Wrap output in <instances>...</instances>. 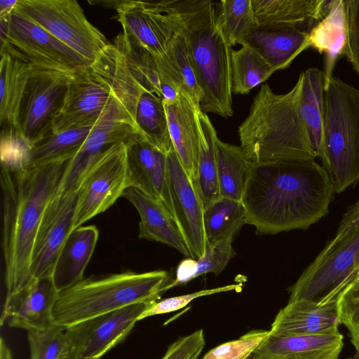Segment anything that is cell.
I'll return each mask as SVG.
<instances>
[{"label": "cell", "mask_w": 359, "mask_h": 359, "mask_svg": "<svg viewBox=\"0 0 359 359\" xmlns=\"http://www.w3.org/2000/svg\"><path fill=\"white\" fill-rule=\"evenodd\" d=\"M90 67L109 83L135 127V110L141 95L149 92L161 97L154 55L123 33L98 55Z\"/></svg>", "instance_id": "obj_7"}, {"label": "cell", "mask_w": 359, "mask_h": 359, "mask_svg": "<svg viewBox=\"0 0 359 359\" xmlns=\"http://www.w3.org/2000/svg\"><path fill=\"white\" fill-rule=\"evenodd\" d=\"M346 24L344 55L359 74V0H344Z\"/></svg>", "instance_id": "obj_45"}, {"label": "cell", "mask_w": 359, "mask_h": 359, "mask_svg": "<svg viewBox=\"0 0 359 359\" xmlns=\"http://www.w3.org/2000/svg\"><path fill=\"white\" fill-rule=\"evenodd\" d=\"M0 359H12L11 350L6 344L3 338H1L0 342Z\"/></svg>", "instance_id": "obj_49"}, {"label": "cell", "mask_w": 359, "mask_h": 359, "mask_svg": "<svg viewBox=\"0 0 359 359\" xmlns=\"http://www.w3.org/2000/svg\"><path fill=\"white\" fill-rule=\"evenodd\" d=\"M128 187L125 142L111 145L91 163L79 189L74 229L111 207Z\"/></svg>", "instance_id": "obj_10"}, {"label": "cell", "mask_w": 359, "mask_h": 359, "mask_svg": "<svg viewBox=\"0 0 359 359\" xmlns=\"http://www.w3.org/2000/svg\"><path fill=\"white\" fill-rule=\"evenodd\" d=\"M0 55L1 126L19 128L20 104L33 67L8 52Z\"/></svg>", "instance_id": "obj_30"}, {"label": "cell", "mask_w": 359, "mask_h": 359, "mask_svg": "<svg viewBox=\"0 0 359 359\" xmlns=\"http://www.w3.org/2000/svg\"><path fill=\"white\" fill-rule=\"evenodd\" d=\"M140 133L116 98H114L94 125L77 154L71 159L61 188L79 187L84 174L94 159L112 144L126 142Z\"/></svg>", "instance_id": "obj_18"}, {"label": "cell", "mask_w": 359, "mask_h": 359, "mask_svg": "<svg viewBox=\"0 0 359 359\" xmlns=\"http://www.w3.org/2000/svg\"><path fill=\"white\" fill-rule=\"evenodd\" d=\"M340 324L348 331L355 354L349 359H359V277L347 285L337 298Z\"/></svg>", "instance_id": "obj_42"}, {"label": "cell", "mask_w": 359, "mask_h": 359, "mask_svg": "<svg viewBox=\"0 0 359 359\" xmlns=\"http://www.w3.org/2000/svg\"><path fill=\"white\" fill-rule=\"evenodd\" d=\"M344 346L339 328L314 334H271L251 355L257 359H338Z\"/></svg>", "instance_id": "obj_21"}, {"label": "cell", "mask_w": 359, "mask_h": 359, "mask_svg": "<svg viewBox=\"0 0 359 359\" xmlns=\"http://www.w3.org/2000/svg\"><path fill=\"white\" fill-rule=\"evenodd\" d=\"M116 98L109 83L90 66L72 76L52 133L95 125Z\"/></svg>", "instance_id": "obj_17"}, {"label": "cell", "mask_w": 359, "mask_h": 359, "mask_svg": "<svg viewBox=\"0 0 359 359\" xmlns=\"http://www.w3.org/2000/svg\"><path fill=\"white\" fill-rule=\"evenodd\" d=\"M241 284H231L215 288L205 289L193 293L164 299L156 302L147 308L139 317L138 321L147 317L172 312L184 308L192 300L203 296L228 291H241Z\"/></svg>", "instance_id": "obj_44"}, {"label": "cell", "mask_w": 359, "mask_h": 359, "mask_svg": "<svg viewBox=\"0 0 359 359\" xmlns=\"http://www.w3.org/2000/svg\"><path fill=\"white\" fill-rule=\"evenodd\" d=\"M174 2L114 1L113 8L116 11L123 33L154 56H158L182 30V21Z\"/></svg>", "instance_id": "obj_13"}, {"label": "cell", "mask_w": 359, "mask_h": 359, "mask_svg": "<svg viewBox=\"0 0 359 359\" xmlns=\"http://www.w3.org/2000/svg\"><path fill=\"white\" fill-rule=\"evenodd\" d=\"M1 52L19 57L33 67L75 74L90 63L48 32L13 9L0 18Z\"/></svg>", "instance_id": "obj_8"}, {"label": "cell", "mask_w": 359, "mask_h": 359, "mask_svg": "<svg viewBox=\"0 0 359 359\" xmlns=\"http://www.w3.org/2000/svg\"><path fill=\"white\" fill-rule=\"evenodd\" d=\"M302 89L300 75L285 94H276L267 83L261 86L248 116L238 127L241 146L254 162L317 157L301 115Z\"/></svg>", "instance_id": "obj_3"}, {"label": "cell", "mask_w": 359, "mask_h": 359, "mask_svg": "<svg viewBox=\"0 0 359 359\" xmlns=\"http://www.w3.org/2000/svg\"><path fill=\"white\" fill-rule=\"evenodd\" d=\"M200 146L196 186L204 209L220 197L217 168L215 137L217 132L206 113L196 109Z\"/></svg>", "instance_id": "obj_33"}, {"label": "cell", "mask_w": 359, "mask_h": 359, "mask_svg": "<svg viewBox=\"0 0 359 359\" xmlns=\"http://www.w3.org/2000/svg\"><path fill=\"white\" fill-rule=\"evenodd\" d=\"M73 75L33 67L19 114L20 130L33 144L52 132Z\"/></svg>", "instance_id": "obj_14"}, {"label": "cell", "mask_w": 359, "mask_h": 359, "mask_svg": "<svg viewBox=\"0 0 359 359\" xmlns=\"http://www.w3.org/2000/svg\"><path fill=\"white\" fill-rule=\"evenodd\" d=\"M359 266V226L336 245L323 250L288 288V302H337L341 285Z\"/></svg>", "instance_id": "obj_11"}, {"label": "cell", "mask_w": 359, "mask_h": 359, "mask_svg": "<svg viewBox=\"0 0 359 359\" xmlns=\"http://www.w3.org/2000/svg\"><path fill=\"white\" fill-rule=\"evenodd\" d=\"M168 186L172 212L189 251L198 259L205 249L204 207L196 182L188 175L175 149L167 153Z\"/></svg>", "instance_id": "obj_16"}, {"label": "cell", "mask_w": 359, "mask_h": 359, "mask_svg": "<svg viewBox=\"0 0 359 359\" xmlns=\"http://www.w3.org/2000/svg\"><path fill=\"white\" fill-rule=\"evenodd\" d=\"M302 80L301 115L317 157L323 154L325 121V75L318 68L300 74Z\"/></svg>", "instance_id": "obj_31"}, {"label": "cell", "mask_w": 359, "mask_h": 359, "mask_svg": "<svg viewBox=\"0 0 359 359\" xmlns=\"http://www.w3.org/2000/svg\"><path fill=\"white\" fill-rule=\"evenodd\" d=\"M94 125L50 133L33 144L27 167L39 166L72 158L88 137Z\"/></svg>", "instance_id": "obj_36"}, {"label": "cell", "mask_w": 359, "mask_h": 359, "mask_svg": "<svg viewBox=\"0 0 359 359\" xmlns=\"http://www.w3.org/2000/svg\"><path fill=\"white\" fill-rule=\"evenodd\" d=\"M320 159L336 193L359 182V90L333 76L325 85Z\"/></svg>", "instance_id": "obj_6"}, {"label": "cell", "mask_w": 359, "mask_h": 359, "mask_svg": "<svg viewBox=\"0 0 359 359\" xmlns=\"http://www.w3.org/2000/svg\"><path fill=\"white\" fill-rule=\"evenodd\" d=\"M58 291L52 277L35 279L23 288L6 297L0 323L27 332L48 328L54 325L53 311Z\"/></svg>", "instance_id": "obj_19"}, {"label": "cell", "mask_w": 359, "mask_h": 359, "mask_svg": "<svg viewBox=\"0 0 359 359\" xmlns=\"http://www.w3.org/2000/svg\"><path fill=\"white\" fill-rule=\"evenodd\" d=\"M217 24L232 47L242 45L258 27L251 0H222L215 2Z\"/></svg>", "instance_id": "obj_38"}, {"label": "cell", "mask_w": 359, "mask_h": 359, "mask_svg": "<svg viewBox=\"0 0 359 359\" xmlns=\"http://www.w3.org/2000/svg\"><path fill=\"white\" fill-rule=\"evenodd\" d=\"M161 83L166 82L200 108L203 93L189 57L186 39L182 32L176 34L165 51L154 56Z\"/></svg>", "instance_id": "obj_28"}, {"label": "cell", "mask_w": 359, "mask_h": 359, "mask_svg": "<svg viewBox=\"0 0 359 359\" xmlns=\"http://www.w3.org/2000/svg\"><path fill=\"white\" fill-rule=\"evenodd\" d=\"M359 226V200L344 215L334 238L324 248L327 250L342 241Z\"/></svg>", "instance_id": "obj_47"}, {"label": "cell", "mask_w": 359, "mask_h": 359, "mask_svg": "<svg viewBox=\"0 0 359 359\" xmlns=\"http://www.w3.org/2000/svg\"><path fill=\"white\" fill-rule=\"evenodd\" d=\"M135 123L140 134L153 145L166 153L173 147L161 97L144 92L137 104Z\"/></svg>", "instance_id": "obj_35"}, {"label": "cell", "mask_w": 359, "mask_h": 359, "mask_svg": "<svg viewBox=\"0 0 359 359\" xmlns=\"http://www.w3.org/2000/svg\"><path fill=\"white\" fill-rule=\"evenodd\" d=\"M359 277V266L356 268V269L351 273V275L347 278L345 283L341 285L340 289L338 291L337 295L351 283H352L355 278Z\"/></svg>", "instance_id": "obj_50"}, {"label": "cell", "mask_w": 359, "mask_h": 359, "mask_svg": "<svg viewBox=\"0 0 359 359\" xmlns=\"http://www.w3.org/2000/svg\"><path fill=\"white\" fill-rule=\"evenodd\" d=\"M232 242V240H222L214 243L206 242L205 252L201 257L198 259L188 257L179 264L175 279L168 284L166 290L208 273L219 274L236 255Z\"/></svg>", "instance_id": "obj_37"}, {"label": "cell", "mask_w": 359, "mask_h": 359, "mask_svg": "<svg viewBox=\"0 0 359 359\" xmlns=\"http://www.w3.org/2000/svg\"><path fill=\"white\" fill-rule=\"evenodd\" d=\"M217 178L220 197L241 201L253 161L241 146L215 137Z\"/></svg>", "instance_id": "obj_32"}, {"label": "cell", "mask_w": 359, "mask_h": 359, "mask_svg": "<svg viewBox=\"0 0 359 359\" xmlns=\"http://www.w3.org/2000/svg\"><path fill=\"white\" fill-rule=\"evenodd\" d=\"M204 346L203 331L198 330L172 343L161 359H197Z\"/></svg>", "instance_id": "obj_46"}, {"label": "cell", "mask_w": 359, "mask_h": 359, "mask_svg": "<svg viewBox=\"0 0 359 359\" xmlns=\"http://www.w3.org/2000/svg\"><path fill=\"white\" fill-rule=\"evenodd\" d=\"M122 197L130 201L139 213V238L168 245L190 257L172 213L161 201L133 187H128Z\"/></svg>", "instance_id": "obj_23"}, {"label": "cell", "mask_w": 359, "mask_h": 359, "mask_svg": "<svg viewBox=\"0 0 359 359\" xmlns=\"http://www.w3.org/2000/svg\"><path fill=\"white\" fill-rule=\"evenodd\" d=\"M98 238L99 231L95 225L79 226L69 235L52 274L58 292L84 278L85 269L94 252Z\"/></svg>", "instance_id": "obj_27"}, {"label": "cell", "mask_w": 359, "mask_h": 359, "mask_svg": "<svg viewBox=\"0 0 359 359\" xmlns=\"http://www.w3.org/2000/svg\"><path fill=\"white\" fill-rule=\"evenodd\" d=\"M190 62L203 93L202 111L227 118L233 114L231 79L232 48L219 28L215 2L175 1Z\"/></svg>", "instance_id": "obj_4"}, {"label": "cell", "mask_w": 359, "mask_h": 359, "mask_svg": "<svg viewBox=\"0 0 359 359\" xmlns=\"http://www.w3.org/2000/svg\"><path fill=\"white\" fill-rule=\"evenodd\" d=\"M269 330H252L209 351L202 359H247L264 342Z\"/></svg>", "instance_id": "obj_43"}, {"label": "cell", "mask_w": 359, "mask_h": 359, "mask_svg": "<svg viewBox=\"0 0 359 359\" xmlns=\"http://www.w3.org/2000/svg\"><path fill=\"white\" fill-rule=\"evenodd\" d=\"M337 302L298 299L280 310L270 334L278 337L314 334L339 328Z\"/></svg>", "instance_id": "obj_22"}, {"label": "cell", "mask_w": 359, "mask_h": 359, "mask_svg": "<svg viewBox=\"0 0 359 359\" xmlns=\"http://www.w3.org/2000/svg\"><path fill=\"white\" fill-rule=\"evenodd\" d=\"M32 147L33 144L22 134L19 128H1V167L12 170L27 168Z\"/></svg>", "instance_id": "obj_41"}, {"label": "cell", "mask_w": 359, "mask_h": 359, "mask_svg": "<svg viewBox=\"0 0 359 359\" xmlns=\"http://www.w3.org/2000/svg\"><path fill=\"white\" fill-rule=\"evenodd\" d=\"M276 71L254 49L242 46L232 50L231 55V90L235 94H248L253 88L266 81Z\"/></svg>", "instance_id": "obj_39"}, {"label": "cell", "mask_w": 359, "mask_h": 359, "mask_svg": "<svg viewBox=\"0 0 359 359\" xmlns=\"http://www.w3.org/2000/svg\"><path fill=\"white\" fill-rule=\"evenodd\" d=\"M170 282L163 270L83 278L58 293L53 323L66 328L135 304L158 302Z\"/></svg>", "instance_id": "obj_5"}, {"label": "cell", "mask_w": 359, "mask_h": 359, "mask_svg": "<svg viewBox=\"0 0 359 359\" xmlns=\"http://www.w3.org/2000/svg\"><path fill=\"white\" fill-rule=\"evenodd\" d=\"M125 143L128 187H135L161 201L172 212L167 153L149 142L140 133L133 134Z\"/></svg>", "instance_id": "obj_20"}, {"label": "cell", "mask_w": 359, "mask_h": 359, "mask_svg": "<svg viewBox=\"0 0 359 359\" xmlns=\"http://www.w3.org/2000/svg\"><path fill=\"white\" fill-rule=\"evenodd\" d=\"M65 329L54 324L46 329L29 331L30 359H67Z\"/></svg>", "instance_id": "obj_40"}, {"label": "cell", "mask_w": 359, "mask_h": 359, "mask_svg": "<svg viewBox=\"0 0 359 359\" xmlns=\"http://www.w3.org/2000/svg\"><path fill=\"white\" fill-rule=\"evenodd\" d=\"M79 189L64 190L60 187L44 209L31 256L30 273L34 280L52 277L60 252L74 230Z\"/></svg>", "instance_id": "obj_15"}, {"label": "cell", "mask_w": 359, "mask_h": 359, "mask_svg": "<svg viewBox=\"0 0 359 359\" xmlns=\"http://www.w3.org/2000/svg\"><path fill=\"white\" fill-rule=\"evenodd\" d=\"M246 224L241 201L219 197L204 209L203 224L206 242L232 240Z\"/></svg>", "instance_id": "obj_34"}, {"label": "cell", "mask_w": 359, "mask_h": 359, "mask_svg": "<svg viewBox=\"0 0 359 359\" xmlns=\"http://www.w3.org/2000/svg\"><path fill=\"white\" fill-rule=\"evenodd\" d=\"M328 0H251L258 27H294L309 32L325 15Z\"/></svg>", "instance_id": "obj_25"}, {"label": "cell", "mask_w": 359, "mask_h": 359, "mask_svg": "<svg viewBox=\"0 0 359 359\" xmlns=\"http://www.w3.org/2000/svg\"><path fill=\"white\" fill-rule=\"evenodd\" d=\"M71 159L17 170L1 167L6 297L34 280L30 262L36 231L47 203L61 187Z\"/></svg>", "instance_id": "obj_2"}, {"label": "cell", "mask_w": 359, "mask_h": 359, "mask_svg": "<svg viewBox=\"0 0 359 359\" xmlns=\"http://www.w3.org/2000/svg\"><path fill=\"white\" fill-rule=\"evenodd\" d=\"M247 359H257V358H255V357H254V356H252V355H250V356L248 358H247Z\"/></svg>", "instance_id": "obj_51"}, {"label": "cell", "mask_w": 359, "mask_h": 359, "mask_svg": "<svg viewBox=\"0 0 359 359\" xmlns=\"http://www.w3.org/2000/svg\"><path fill=\"white\" fill-rule=\"evenodd\" d=\"M334 188L315 160L253 161L242 203L258 235L309 227L325 216Z\"/></svg>", "instance_id": "obj_1"}, {"label": "cell", "mask_w": 359, "mask_h": 359, "mask_svg": "<svg viewBox=\"0 0 359 359\" xmlns=\"http://www.w3.org/2000/svg\"><path fill=\"white\" fill-rule=\"evenodd\" d=\"M275 71L288 67L303 51L310 48L309 32L294 27L256 28L244 41Z\"/></svg>", "instance_id": "obj_26"}, {"label": "cell", "mask_w": 359, "mask_h": 359, "mask_svg": "<svg viewBox=\"0 0 359 359\" xmlns=\"http://www.w3.org/2000/svg\"><path fill=\"white\" fill-rule=\"evenodd\" d=\"M154 303L135 304L66 327L67 359H100L126 339Z\"/></svg>", "instance_id": "obj_12"}, {"label": "cell", "mask_w": 359, "mask_h": 359, "mask_svg": "<svg viewBox=\"0 0 359 359\" xmlns=\"http://www.w3.org/2000/svg\"><path fill=\"white\" fill-rule=\"evenodd\" d=\"M346 24L344 0H330L323 18L309 32V46L325 55V85L332 76L339 57L344 55Z\"/></svg>", "instance_id": "obj_29"}, {"label": "cell", "mask_w": 359, "mask_h": 359, "mask_svg": "<svg viewBox=\"0 0 359 359\" xmlns=\"http://www.w3.org/2000/svg\"><path fill=\"white\" fill-rule=\"evenodd\" d=\"M163 103L174 149L185 171L196 184L200 146L198 108L181 93L175 100Z\"/></svg>", "instance_id": "obj_24"}, {"label": "cell", "mask_w": 359, "mask_h": 359, "mask_svg": "<svg viewBox=\"0 0 359 359\" xmlns=\"http://www.w3.org/2000/svg\"><path fill=\"white\" fill-rule=\"evenodd\" d=\"M18 0H1L0 1V18L4 17L12 13Z\"/></svg>", "instance_id": "obj_48"}, {"label": "cell", "mask_w": 359, "mask_h": 359, "mask_svg": "<svg viewBox=\"0 0 359 359\" xmlns=\"http://www.w3.org/2000/svg\"><path fill=\"white\" fill-rule=\"evenodd\" d=\"M15 11L48 32L90 64L109 44L76 0H18Z\"/></svg>", "instance_id": "obj_9"}]
</instances>
